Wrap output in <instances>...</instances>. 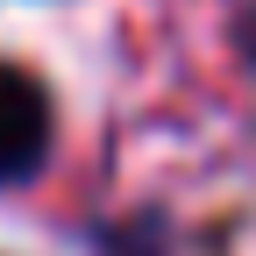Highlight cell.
<instances>
[{
  "label": "cell",
  "instance_id": "cell-1",
  "mask_svg": "<svg viewBox=\"0 0 256 256\" xmlns=\"http://www.w3.org/2000/svg\"><path fill=\"white\" fill-rule=\"evenodd\" d=\"M50 150V100L43 86L14 72V64H0V185H14L43 164Z\"/></svg>",
  "mask_w": 256,
  "mask_h": 256
},
{
  "label": "cell",
  "instance_id": "cell-2",
  "mask_svg": "<svg viewBox=\"0 0 256 256\" xmlns=\"http://www.w3.org/2000/svg\"><path fill=\"white\" fill-rule=\"evenodd\" d=\"M242 43H249V57H256V14H249V36H242Z\"/></svg>",
  "mask_w": 256,
  "mask_h": 256
}]
</instances>
